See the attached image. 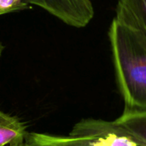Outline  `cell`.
I'll return each mask as SVG.
<instances>
[{
  "instance_id": "1",
  "label": "cell",
  "mask_w": 146,
  "mask_h": 146,
  "mask_svg": "<svg viewBox=\"0 0 146 146\" xmlns=\"http://www.w3.org/2000/svg\"><path fill=\"white\" fill-rule=\"evenodd\" d=\"M108 38L124 110H146V37L113 18Z\"/></svg>"
},
{
  "instance_id": "2",
  "label": "cell",
  "mask_w": 146,
  "mask_h": 146,
  "mask_svg": "<svg viewBox=\"0 0 146 146\" xmlns=\"http://www.w3.org/2000/svg\"><path fill=\"white\" fill-rule=\"evenodd\" d=\"M31 146H146L115 121L83 119L68 136L29 133Z\"/></svg>"
},
{
  "instance_id": "3",
  "label": "cell",
  "mask_w": 146,
  "mask_h": 146,
  "mask_svg": "<svg viewBox=\"0 0 146 146\" xmlns=\"http://www.w3.org/2000/svg\"><path fill=\"white\" fill-rule=\"evenodd\" d=\"M22 2L41 8L64 24L76 28L86 27L95 15L91 0H22Z\"/></svg>"
},
{
  "instance_id": "4",
  "label": "cell",
  "mask_w": 146,
  "mask_h": 146,
  "mask_svg": "<svg viewBox=\"0 0 146 146\" xmlns=\"http://www.w3.org/2000/svg\"><path fill=\"white\" fill-rule=\"evenodd\" d=\"M114 18L146 37V0H118Z\"/></svg>"
},
{
  "instance_id": "5",
  "label": "cell",
  "mask_w": 146,
  "mask_h": 146,
  "mask_svg": "<svg viewBox=\"0 0 146 146\" xmlns=\"http://www.w3.org/2000/svg\"><path fill=\"white\" fill-rule=\"evenodd\" d=\"M28 133L15 116L0 110V146H26Z\"/></svg>"
},
{
  "instance_id": "6",
  "label": "cell",
  "mask_w": 146,
  "mask_h": 146,
  "mask_svg": "<svg viewBox=\"0 0 146 146\" xmlns=\"http://www.w3.org/2000/svg\"><path fill=\"white\" fill-rule=\"evenodd\" d=\"M115 121L146 145V110H124Z\"/></svg>"
},
{
  "instance_id": "7",
  "label": "cell",
  "mask_w": 146,
  "mask_h": 146,
  "mask_svg": "<svg viewBox=\"0 0 146 146\" xmlns=\"http://www.w3.org/2000/svg\"><path fill=\"white\" fill-rule=\"evenodd\" d=\"M30 8L28 4L22 2V0H0V10L6 14L21 11Z\"/></svg>"
},
{
  "instance_id": "8",
  "label": "cell",
  "mask_w": 146,
  "mask_h": 146,
  "mask_svg": "<svg viewBox=\"0 0 146 146\" xmlns=\"http://www.w3.org/2000/svg\"><path fill=\"white\" fill-rule=\"evenodd\" d=\"M3 49H4V46H3V44H2V42H0V59H1V56H2Z\"/></svg>"
},
{
  "instance_id": "9",
  "label": "cell",
  "mask_w": 146,
  "mask_h": 146,
  "mask_svg": "<svg viewBox=\"0 0 146 146\" xmlns=\"http://www.w3.org/2000/svg\"><path fill=\"white\" fill-rule=\"evenodd\" d=\"M4 14H6V13H5V12H3V11H1V10H0V15H4Z\"/></svg>"
},
{
  "instance_id": "10",
  "label": "cell",
  "mask_w": 146,
  "mask_h": 146,
  "mask_svg": "<svg viewBox=\"0 0 146 146\" xmlns=\"http://www.w3.org/2000/svg\"><path fill=\"white\" fill-rule=\"evenodd\" d=\"M26 146H30V145H27H27Z\"/></svg>"
}]
</instances>
